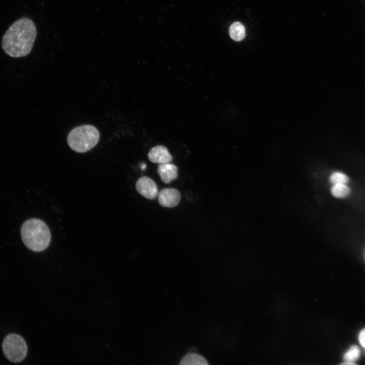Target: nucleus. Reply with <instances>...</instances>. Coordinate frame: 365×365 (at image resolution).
<instances>
[{"label":"nucleus","instance_id":"obj_5","mask_svg":"<svg viewBox=\"0 0 365 365\" xmlns=\"http://www.w3.org/2000/svg\"><path fill=\"white\" fill-rule=\"evenodd\" d=\"M137 191L147 199L152 200L157 196L158 187L156 182L147 176L140 177L135 185Z\"/></svg>","mask_w":365,"mask_h":365},{"label":"nucleus","instance_id":"obj_9","mask_svg":"<svg viewBox=\"0 0 365 365\" xmlns=\"http://www.w3.org/2000/svg\"><path fill=\"white\" fill-rule=\"evenodd\" d=\"M179 365H209L206 359L202 356L189 353L181 360Z\"/></svg>","mask_w":365,"mask_h":365},{"label":"nucleus","instance_id":"obj_2","mask_svg":"<svg viewBox=\"0 0 365 365\" xmlns=\"http://www.w3.org/2000/svg\"><path fill=\"white\" fill-rule=\"evenodd\" d=\"M21 235L23 243L29 249L40 252L49 245L51 236L47 224L38 218H30L22 225Z\"/></svg>","mask_w":365,"mask_h":365},{"label":"nucleus","instance_id":"obj_3","mask_svg":"<svg viewBox=\"0 0 365 365\" xmlns=\"http://www.w3.org/2000/svg\"><path fill=\"white\" fill-rule=\"evenodd\" d=\"M99 138V131L95 126L84 125L72 129L68 134L67 141L73 151L82 153L94 147Z\"/></svg>","mask_w":365,"mask_h":365},{"label":"nucleus","instance_id":"obj_11","mask_svg":"<svg viewBox=\"0 0 365 365\" xmlns=\"http://www.w3.org/2000/svg\"><path fill=\"white\" fill-rule=\"evenodd\" d=\"M333 196L338 198H343L347 197L350 192L349 188L346 184L333 185L331 189Z\"/></svg>","mask_w":365,"mask_h":365},{"label":"nucleus","instance_id":"obj_16","mask_svg":"<svg viewBox=\"0 0 365 365\" xmlns=\"http://www.w3.org/2000/svg\"><path fill=\"white\" fill-rule=\"evenodd\" d=\"M364 260H365V250H364Z\"/></svg>","mask_w":365,"mask_h":365},{"label":"nucleus","instance_id":"obj_15","mask_svg":"<svg viewBox=\"0 0 365 365\" xmlns=\"http://www.w3.org/2000/svg\"><path fill=\"white\" fill-rule=\"evenodd\" d=\"M340 365H357V364H356L354 362L345 361L344 362L342 363Z\"/></svg>","mask_w":365,"mask_h":365},{"label":"nucleus","instance_id":"obj_13","mask_svg":"<svg viewBox=\"0 0 365 365\" xmlns=\"http://www.w3.org/2000/svg\"><path fill=\"white\" fill-rule=\"evenodd\" d=\"M330 181L333 185L346 184L349 181V178L343 173L335 172L330 176Z\"/></svg>","mask_w":365,"mask_h":365},{"label":"nucleus","instance_id":"obj_14","mask_svg":"<svg viewBox=\"0 0 365 365\" xmlns=\"http://www.w3.org/2000/svg\"><path fill=\"white\" fill-rule=\"evenodd\" d=\"M358 340L361 346L365 348V328L360 331L358 336Z\"/></svg>","mask_w":365,"mask_h":365},{"label":"nucleus","instance_id":"obj_1","mask_svg":"<svg viewBox=\"0 0 365 365\" xmlns=\"http://www.w3.org/2000/svg\"><path fill=\"white\" fill-rule=\"evenodd\" d=\"M36 36L34 22L27 18L14 22L4 33L2 47L6 54L13 58L23 57L31 52Z\"/></svg>","mask_w":365,"mask_h":365},{"label":"nucleus","instance_id":"obj_12","mask_svg":"<svg viewBox=\"0 0 365 365\" xmlns=\"http://www.w3.org/2000/svg\"><path fill=\"white\" fill-rule=\"evenodd\" d=\"M360 357V350L356 345L351 346L344 354L343 359L346 362H354Z\"/></svg>","mask_w":365,"mask_h":365},{"label":"nucleus","instance_id":"obj_7","mask_svg":"<svg viewBox=\"0 0 365 365\" xmlns=\"http://www.w3.org/2000/svg\"><path fill=\"white\" fill-rule=\"evenodd\" d=\"M148 156L151 162L160 164L168 163L172 159L167 149L163 145H157L152 148Z\"/></svg>","mask_w":365,"mask_h":365},{"label":"nucleus","instance_id":"obj_10","mask_svg":"<svg viewBox=\"0 0 365 365\" xmlns=\"http://www.w3.org/2000/svg\"><path fill=\"white\" fill-rule=\"evenodd\" d=\"M229 34L231 38L236 41L243 40L245 35L244 26L239 22L233 23L230 27Z\"/></svg>","mask_w":365,"mask_h":365},{"label":"nucleus","instance_id":"obj_8","mask_svg":"<svg viewBox=\"0 0 365 365\" xmlns=\"http://www.w3.org/2000/svg\"><path fill=\"white\" fill-rule=\"evenodd\" d=\"M177 170L175 165L169 163L161 164L157 168V172L161 180L165 184H169L177 177Z\"/></svg>","mask_w":365,"mask_h":365},{"label":"nucleus","instance_id":"obj_4","mask_svg":"<svg viewBox=\"0 0 365 365\" xmlns=\"http://www.w3.org/2000/svg\"><path fill=\"white\" fill-rule=\"evenodd\" d=\"M5 356L10 361L18 363L26 357L27 347L24 339L16 334H10L4 339L2 344Z\"/></svg>","mask_w":365,"mask_h":365},{"label":"nucleus","instance_id":"obj_6","mask_svg":"<svg viewBox=\"0 0 365 365\" xmlns=\"http://www.w3.org/2000/svg\"><path fill=\"white\" fill-rule=\"evenodd\" d=\"M180 199V193L174 188H165L158 194L159 204L165 207H173L177 206Z\"/></svg>","mask_w":365,"mask_h":365}]
</instances>
